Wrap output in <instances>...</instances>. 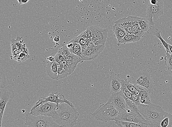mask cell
<instances>
[{"mask_svg":"<svg viewBox=\"0 0 172 127\" xmlns=\"http://www.w3.org/2000/svg\"><path fill=\"white\" fill-rule=\"evenodd\" d=\"M79 116L74 107L63 103L58 104L56 113L52 118L57 124L63 127H73L78 124Z\"/></svg>","mask_w":172,"mask_h":127,"instance_id":"6da1fadb","label":"cell"},{"mask_svg":"<svg viewBox=\"0 0 172 127\" xmlns=\"http://www.w3.org/2000/svg\"><path fill=\"white\" fill-rule=\"evenodd\" d=\"M137 107L147 124L152 127H160L161 121L168 114L159 105L141 104Z\"/></svg>","mask_w":172,"mask_h":127,"instance_id":"7a4b0ae2","label":"cell"},{"mask_svg":"<svg viewBox=\"0 0 172 127\" xmlns=\"http://www.w3.org/2000/svg\"><path fill=\"white\" fill-rule=\"evenodd\" d=\"M119 113L118 110L109 99L105 104L100 106L97 110L91 114L97 120L106 123L115 120Z\"/></svg>","mask_w":172,"mask_h":127,"instance_id":"3957f363","label":"cell"},{"mask_svg":"<svg viewBox=\"0 0 172 127\" xmlns=\"http://www.w3.org/2000/svg\"><path fill=\"white\" fill-rule=\"evenodd\" d=\"M25 125L28 127H63L57 124L52 117L35 116L30 113H27L25 115Z\"/></svg>","mask_w":172,"mask_h":127,"instance_id":"277c9868","label":"cell"},{"mask_svg":"<svg viewBox=\"0 0 172 127\" xmlns=\"http://www.w3.org/2000/svg\"><path fill=\"white\" fill-rule=\"evenodd\" d=\"M133 84L140 85L149 90L151 93H154L156 89L151 74L149 71L146 70H141L135 74H133L131 80L129 81Z\"/></svg>","mask_w":172,"mask_h":127,"instance_id":"5b68a950","label":"cell"},{"mask_svg":"<svg viewBox=\"0 0 172 127\" xmlns=\"http://www.w3.org/2000/svg\"><path fill=\"white\" fill-rule=\"evenodd\" d=\"M164 10V4L163 0H158V3L156 5L149 3L147 7L145 18L149 21L151 26L155 25L153 20L158 19L163 14Z\"/></svg>","mask_w":172,"mask_h":127,"instance_id":"8992f818","label":"cell"},{"mask_svg":"<svg viewBox=\"0 0 172 127\" xmlns=\"http://www.w3.org/2000/svg\"><path fill=\"white\" fill-rule=\"evenodd\" d=\"M14 97L13 90L9 86L0 88V126H2L3 116L7 103L12 101Z\"/></svg>","mask_w":172,"mask_h":127,"instance_id":"52a82bcc","label":"cell"},{"mask_svg":"<svg viewBox=\"0 0 172 127\" xmlns=\"http://www.w3.org/2000/svg\"><path fill=\"white\" fill-rule=\"evenodd\" d=\"M57 108V105L56 103L46 102L31 111L30 113L35 116L44 115L52 117L56 113Z\"/></svg>","mask_w":172,"mask_h":127,"instance_id":"ba28073f","label":"cell"},{"mask_svg":"<svg viewBox=\"0 0 172 127\" xmlns=\"http://www.w3.org/2000/svg\"><path fill=\"white\" fill-rule=\"evenodd\" d=\"M47 102L56 103L57 106L60 104L66 103L71 106L74 107L70 101L65 99L63 94L58 93L57 92H52L47 97L41 98L32 107L31 111L34 110L42 103Z\"/></svg>","mask_w":172,"mask_h":127,"instance_id":"9c48e42d","label":"cell"},{"mask_svg":"<svg viewBox=\"0 0 172 127\" xmlns=\"http://www.w3.org/2000/svg\"><path fill=\"white\" fill-rule=\"evenodd\" d=\"M127 121L135 123H147L145 119L139 112H135L126 109L120 112L115 118V120Z\"/></svg>","mask_w":172,"mask_h":127,"instance_id":"30bf717a","label":"cell"},{"mask_svg":"<svg viewBox=\"0 0 172 127\" xmlns=\"http://www.w3.org/2000/svg\"><path fill=\"white\" fill-rule=\"evenodd\" d=\"M89 28L92 31V40L95 45H105L108 37V29L93 26Z\"/></svg>","mask_w":172,"mask_h":127,"instance_id":"8fae6325","label":"cell"},{"mask_svg":"<svg viewBox=\"0 0 172 127\" xmlns=\"http://www.w3.org/2000/svg\"><path fill=\"white\" fill-rule=\"evenodd\" d=\"M111 94L109 100L112 102L119 112L120 113L125 111L126 109V101L122 90H121L120 92Z\"/></svg>","mask_w":172,"mask_h":127,"instance_id":"7c38bea8","label":"cell"},{"mask_svg":"<svg viewBox=\"0 0 172 127\" xmlns=\"http://www.w3.org/2000/svg\"><path fill=\"white\" fill-rule=\"evenodd\" d=\"M105 48V45H96L82 54L80 57L83 61L94 59L100 55Z\"/></svg>","mask_w":172,"mask_h":127,"instance_id":"4fadbf2b","label":"cell"},{"mask_svg":"<svg viewBox=\"0 0 172 127\" xmlns=\"http://www.w3.org/2000/svg\"><path fill=\"white\" fill-rule=\"evenodd\" d=\"M111 93L120 92L122 86V79L119 75L114 73L111 74L109 81Z\"/></svg>","mask_w":172,"mask_h":127,"instance_id":"5bb4252c","label":"cell"},{"mask_svg":"<svg viewBox=\"0 0 172 127\" xmlns=\"http://www.w3.org/2000/svg\"><path fill=\"white\" fill-rule=\"evenodd\" d=\"M133 16H128L119 19L115 22V24L124 29L127 34L132 33V23Z\"/></svg>","mask_w":172,"mask_h":127,"instance_id":"9a60e30c","label":"cell"},{"mask_svg":"<svg viewBox=\"0 0 172 127\" xmlns=\"http://www.w3.org/2000/svg\"><path fill=\"white\" fill-rule=\"evenodd\" d=\"M136 86L140 91V103L142 104H151V92L149 91L143 86L136 85Z\"/></svg>","mask_w":172,"mask_h":127,"instance_id":"2e32d148","label":"cell"},{"mask_svg":"<svg viewBox=\"0 0 172 127\" xmlns=\"http://www.w3.org/2000/svg\"><path fill=\"white\" fill-rule=\"evenodd\" d=\"M58 64L54 61L47 63L46 70L47 74L51 78L57 80Z\"/></svg>","mask_w":172,"mask_h":127,"instance_id":"e0dca14e","label":"cell"},{"mask_svg":"<svg viewBox=\"0 0 172 127\" xmlns=\"http://www.w3.org/2000/svg\"><path fill=\"white\" fill-rule=\"evenodd\" d=\"M112 28L115 37L116 38L118 41V45L119 46L122 39L127 35V32L124 29L115 24L113 25Z\"/></svg>","mask_w":172,"mask_h":127,"instance_id":"ac0fdd59","label":"cell"},{"mask_svg":"<svg viewBox=\"0 0 172 127\" xmlns=\"http://www.w3.org/2000/svg\"><path fill=\"white\" fill-rule=\"evenodd\" d=\"M67 61V66L70 75L74 72L79 63L83 62L81 57L77 55L72 59Z\"/></svg>","mask_w":172,"mask_h":127,"instance_id":"d6986e66","label":"cell"},{"mask_svg":"<svg viewBox=\"0 0 172 127\" xmlns=\"http://www.w3.org/2000/svg\"><path fill=\"white\" fill-rule=\"evenodd\" d=\"M166 56L164 57L166 70L164 73L172 76V54L165 50Z\"/></svg>","mask_w":172,"mask_h":127,"instance_id":"ffe728a7","label":"cell"},{"mask_svg":"<svg viewBox=\"0 0 172 127\" xmlns=\"http://www.w3.org/2000/svg\"><path fill=\"white\" fill-rule=\"evenodd\" d=\"M137 16H133L132 23V34L138 35L142 37L144 35L145 32L141 28L137 21Z\"/></svg>","mask_w":172,"mask_h":127,"instance_id":"44dd1931","label":"cell"},{"mask_svg":"<svg viewBox=\"0 0 172 127\" xmlns=\"http://www.w3.org/2000/svg\"><path fill=\"white\" fill-rule=\"evenodd\" d=\"M142 37L138 35H134L132 34H127L121 42V44H126L127 43H134L140 40Z\"/></svg>","mask_w":172,"mask_h":127,"instance_id":"7402d4cb","label":"cell"},{"mask_svg":"<svg viewBox=\"0 0 172 127\" xmlns=\"http://www.w3.org/2000/svg\"><path fill=\"white\" fill-rule=\"evenodd\" d=\"M70 75L67 66H64L61 65H58L57 80L65 78Z\"/></svg>","mask_w":172,"mask_h":127,"instance_id":"603a6c76","label":"cell"},{"mask_svg":"<svg viewBox=\"0 0 172 127\" xmlns=\"http://www.w3.org/2000/svg\"><path fill=\"white\" fill-rule=\"evenodd\" d=\"M137 21L141 30L144 32H147L149 31L151 24L146 18L137 17Z\"/></svg>","mask_w":172,"mask_h":127,"instance_id":"cb8c5ba5","label":"cell"},{"mask_svg":"<svg viewBox=\"0 0 172 127\" xmlns=\"http://www.w3.org/2000/svg\"><path fill=\"white\" fill-rule=\"evenodd\" d=\"M160 127H172V114L168 113L161 121Z\"/></svg>","mask_w":172,"mask_h":127,"instance_id":"d4e9b609","label":"cell"},{"mask_svg":"<svg viewBox=\"0 0 172 127\" xmlns=\"http://www.w3.org/2000/svg\"><path fill=\"white\" fill-rule=\"evenodd\" d=\"M125 100L126 109L133 112H139L138 107L133 101L124 95Z\"/></svg>","mask_w":172,"mask_h":127,"instance_id":"484cf974","label":"cell"},{"mask_svg":"<svg viewBox=\"0 0 172 127\" xmlns=\"http://www.w3.org/2000/svg\"><path fill=\"white\" fill-rule=\"evenodd\" d=\"M152 31L153 34L157 38H158L160 39V40L162 43L163 46L164 48L165 49L166 51L170 53L169 46H168V43L167 42H166L165 41L164 39L163 38L162 36L161 35L160 31L157 28H155Z\"/></svg>","mask_w":172,"mask_h":127,"instance_id":"4316f807","label":"cell"},{"mask_svg":"<svg viewBox=\"0 0 172 127\" xmlns=\"http://www.w3.org/2000/svg\"><path fill=\"white\" fill-rule=\"evenodd\" d=\"M23 37H20L17 35L16 39H13L11 40V45H14L15 48L18 50H20L23 46L25 45L23 43V40H22Z\"/></svg>","mask_w":172,"mask_h":127,"instance_id":"83f0119b","label":"cell"},{"mask_svg":"<svg viewBox=\"0 0 172 127\" xmlns=\"http://www.w3.org/2000/svg\"><path fill=\"white\" fill-rule=\"evenodd\" d=\"M115 123L119 127H136L137 123L116 120Z\"/></svg>","mask_w":172,"mask_h":127,"instance_id":"f1b7e54d","label":"cell"},{"mask_svg":"<svg viewBox=\"0 0 172 127\" xmlns=\"http://www.w3.org/2000/svg\"><path fill=\"white\" fill-rule=\"evenodd\" d=\"M122 81L123 82L124 84L128 89L129 90L131 93L134 94V93L135 91L137 89V88L135 85L131 83L129 81H128L127 79H122Z\"/></svg>","mask_w":172,"mask_h":127,"instance_id":"f546056e","label":"cell"},{"mask_svg":"<svg viewBox=\"0 0 172 127\" xmlns=\"http://www.w3.org/2000/svg\"><path fill=\"white\" fill-rule=\"evenodd\" d=\"M121 90L123 93L124 95L126 97L131 100L133 93H131L128 89L127 87H126L125 84H124V83L122 81Z\"/></svg>","mask_w":172,"mask_h":127,"instance_id":"4dcf8cb0","label":"cell"},{"mask_svg":"<svg viewBox=\"0 0 172 127\" xmlns=\"http://www.w3.org/2000/svg\"><path fill=\"white\" fill-rule=\"evenodd\" d=\"M58 52L61 54L64 57H67V56L70 55L71 53L66 45H64V46L62 47L61 48H60Z\"/></svg>","mask_w":172,"mask_h":127,"instance_id":"1f68e13d","label":"cell"},{"mask_svg":"<svg viewBox=\"0 0 172 127\" xmlns=\"http://www.w3.org/2000/svg\"><path fill=\"white\" fill-rule=\"evenodd\" d=\"M31 56L29 54H27L24 53L20 52L18 56L17 60L21 63V62L30 59Z\"/></svg>","mask_w":172,"mask_h":127,"instance_id":"d6a6232c","label":"cell"},{"mask_svg":"<svg viewBox=\"0 0 172 127\" xmlns=\"http://www.w3.org/2000/svg\"><path fill=\"white\" fill-rule=\"evenodd\" d=\"M54 61H56L58 64H61L63 61L65 60L64 57L58 52L57 54L54 56Z\"/></svg>","mask_w":172,"mask_h":127,"instance_id":"836d02e7","label":"cell"},{"mask_svg":"<svg viewBox=\"0 0 172 127\" xmlns=\"http://www.w3.org/2000/svg\"><path fill=\"white\" fill-rule=\"evenodd\" d=\"M12 52L13 55V57L14 60H17L18 56L20 53V51L19 50L16 49L14 45H11Z\"/></svg>","mask_w":172,"mask_h":127,"instance_id":"e575fe53","label":"cell"},{"mask_svg":"<svg viewBox=\"0 0 172 127\" xmlns=\"http://www.w3.org/2000/svg\"><path fill=\"white\" fill-rule=\"evenodd\" d=\"M9 81H6V77H5L4 74L1 72V88H3L6 86H9L8 85Z\"/></svg>","mask_w":172,"mask_h":127,"instance_id":"d590c367","label":"cell"},{"mask_svg":"<svg viewBox=\"0 0 172 127\" xmlns=\"http://www.w3.org/2000/svg\"><path fill=\"white\" fill-rule=\"evenodd\" d=\"M131 100L134 102L137 106L141 104L140 97L139 96L135 95L134 94H133Z\"/></svg>","mask_w":172,"mask_h":127,"instance_id":"8d00e7d4","label":"cell"},{"mask_svg":"<svg viewBox=\"0 0 172 127\" xmlns=\"http://www.w3.org/2000/svg\"><path fill=\"white\" fill-rule=\"evenodd\" d=\"M19 50L21 52L24 53H25L29 54V51L26 47V45H25L24 46H23L22 48L20 49Z\"/></svg>","mask_w":172,"mask_h":127,"instance_id":"74e56055","label":"cell"},{"mask_svg":"<svg viewBox=\"0 0 172 127\" xmlns=\"http://www.w3.org/2000/svg\"><path fill=\"white\" fill-rule=\"evenodd\" d=\"M136 127H152L147 123H143L137 124Z\"/></svg>","mask_w":172,"mask_h":127,"instance_id":"f35d334b","label":"cell"},{"mask_svg":"<svg viewBox=\"0 0 172 127\" xmlns=\"http://www.w3.org/2000/svg\"><path fill=\"white\" fill-rule=\"evenodd\" d=\"M149 3L152 5H156L158 3V0H149Z\"/></svg>","mask_w":172,"mask_h":127,"instance_id":"ab89813d","label":"cell"},{"mask_svg":"<svg viewBox=\"0 0 172 127\" xmlns=\"http://www.w3.org/2000/svg\"><path fill=\"white\" fill-rule=\"evenodd\" d=\"M60 38L58 36H56V37H55L54 39V41L56 43H58L60 41Z\"/></svg>","mask_w":172,"mask_h":127,"instance_id":"60d3db41","label":"cell"},{"mask_svg":"<svg viewBox=\"0 0 172 127\" xmlns=\"http://www.w3.org/2000/svg\"><path fill=\"white\" fill-rule=\"evenodd\" d=\"M47 59L49 61L52 62L54 60V57H53V56H50V57H49Z\"/></svg>","mask_w":172,"mask_h":127,"instance_id":"b9f144b4","label":"cell"},{"mask_svg":"<svg viewBox=\"0 0 172 127\" xmlns=\"http://www.w3.org/2000/svg\"><path fill=\"white\" fill-rule=\"evenodd\" d=\"M30 0H21L22 5L26 4Z\"/></svg>","mask_w":172,"mask_h":127,"instance_id":"7bdbcfd3","label":"cell"},{"mask_svg":"<svg viewBox=\"0 0 172 127\" xmlns=\"http://www.w3.org/2000/svg\"><path fill=\"white\" fill-rule=\"evenodd\" d=\"M168 46H169L170 53L172 54V45L170 44L169 43H168Z\"/></svg>","mask_w":172,"mask_h":127,"instance_id":"ee69618b","label":"cell"},{"mask_svg":"<svg viewBox=\"0 0 172 127\" xmlns=\"http://www.w3.org/2000/svg\"><path fill=\"white\" fill-rule=\"evenodd\" d=\"M17 1H18V2H19V5H22L21 0H17Z\"/></svg>","mask_w":172,"mask_h":127,"instance_id":"f6af8a7d","label":"cell"},{"mask_svg":"<svg viewBox=\"0 0 172 127\" xmlns=\"http://www.w3.org/2000/svg\"><path fill=\"white\" fill-rule=\"evenodd\" d=\"M80 1H81V2H82V1H83V0H80Z\"/></svg>","mask_w":172,"mask_h":127,"instance_id":"bcb514c9","label":"cell"},{"mask_svg":"<svg viewBox=\"0 0 172 127\" xmlns=\"http://www.w3.org/2000/svg\"><path fill=\"white\" fill-rule=\"evenodd\" d=\"M0 127H2V126H0Z\"/></svg>","mask_w":172,"mask_h":127,"instance_id":"7dc6e473","label":"cell"}]
</instances>
